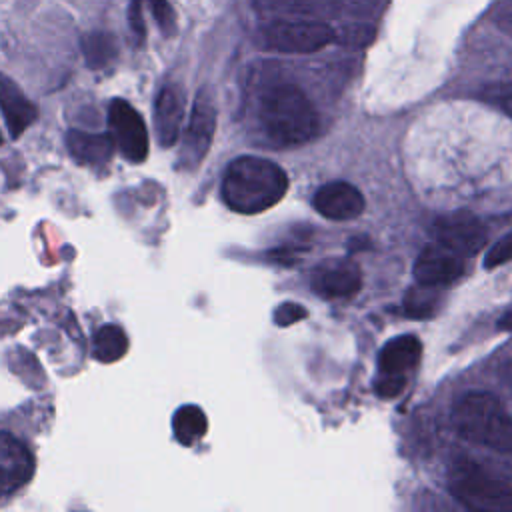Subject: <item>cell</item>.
Listing matches in <instances>:
<instances>
[{"label": "cell", "mask_w": 512, "mask_h": 512, "mask_svg": "<svg viewBox=\"0 0 512 512\" xmlns=\"http://www.w3.org/2000/svg\"><path fill=\"white\" fill-rule=\"evenodd\" d=\"M108 126L114 146L130 162H142L148 156V130L142 116L136 108L122 100L114 98L108 106Z\"/></svg>", "instance_id": "obj_7"}, {"label": "cell", "mask_w": 512, "mask_h": 512, "mask_svg": "<svg viewBox=\"0 0 512 512\" xmlns=\"http://www.w3.org/2000/svg\"><path fill=\"white\" fill-rule=\"evenodd\" d=\"M364 196L350 182H328L314 194V208L330 220H352L364 212Z\"/></svg>", "instance_id": "obj_12"}, {"label": "cell", "mask_w": 512, "mask_h": 512, "mask_svg": "<svg viewBox=\"0 0 512 512\" xmlns=\"http://www.w3.org/2000/svg\"><path fill=\"white\" fill-rule=\"evenodd\" d=\"M374 38V28L366 26V24H354V26H346L340 34L334 30V40H340L344 44H368Z\"/></svg>", "instance_id": "obj_24"}, {"label": "cell", "mask_w": 512, "mask_h": 512, "mask_svg": "<svg viewBox=\"0 0 512 512\" xmlns=\"http://www.w3.org/2000/svg\"><path fill=\"white\" fill-rule=\"evenodd\" d=\"M432 236L438 244L460 256H472L482 250L488 240L486 226L468 212L440 216L432 224Z\"/></svg>", "instance_id": "obj_8"}, {"label": "cell", "mask_w": 512, "mask_h": 512, "mask_svg": "<svg viewBox=\"0 0 512 512\" xmlns=\"http://www.w3.org/2000/svg\"><path fill=\"white\" fill-rule=\"evenodd\" d=\"M66 148L78 164L102 166L114 154V140L110 134H90L82 130H68Z\"/></svg>", "instance_id": "obj_15"}, {"label": "cell", "mask_w": 512, "mask_h": 512, "mask_svg": "<svg viewBox=\"0 0 512 512\" xmlns=\"http://www.w3.org/2000/svg\"><path fill=\"white\" fill-rule=\"evenodd\" d=\"M260 126L264 134L280 144H302L316 134L318 116L306 94L294 84L270 88L260 102Z\"/></svg>", "instance_id": "obj_2"}, {"label": "cell", "mask_w": 512, "mask_h": 512, "mask_svg": "<svg viewBox=\"0 0 512 512\" xmlns=\"http://www.w3.org/2000/svg\"><path fill=\"white\" fill-rule=\"evenodd\" d=\"M144 6L150 10L154 22L166 38L176 34V12L168 0H144Z\"/></svg>", "instance_id": "obj_21"}, {"label": "cell", "mask_w": 512, "mask_h": 512, "mask_svg": "<svg viewBox=\"0 0 512 512\" xmlns=\"http://www.w3.org/2000/svg\"><path fill=\"white\" fill-rule=\"evenodd\" d=\"M464 272V256L442 244L426 246L414 262V276L418 284L446 286L458 280Z\"/></svg>", "instance_id": "obj_10"}, {"label": "cell", "mask_w": 512, "mask_h": 512, "mask_svg": "<svg viewBox=\"0 0 512 512\" xmlns=\"http://www.w3.org/2000/svg\"><path fill=\"white\" fill-rule=\"evenodd\" d=\"M306 316V310L300 304L294 302H284L276 312H274V320L278 326H288L294 324L298 320H302Z\"/></svg>", "instance_id": "obj_26"}, {"label": "cell", "mask_w": 512, "mask_h": 512, "mask_svg": "<svg viewBox=\"0 0 512 512\" xmlns=\"http://www.w3.org/2000/svg\"><path fill=\"white\" fill-rule=\"evenodd\" d=\"M406 386V376H400V374H382L378 380H376V392L384 398H392V396H398Z\"/></svg>", "instance_id": "obj_25"}, {"label": "cell", "mask_w": 512, "mask_h": 512, "mask_svg": "<svg viewBox=\"0 0 512 512\" xmlns=\"http://www.w3.org/2000/svg\"><path fill=\"white\" fill-rule=\"evenodd\" d=\"M512 260V230L504 234L500 240L492 244V248L486 252L484 268H496Z\"/></svg>", "instance_id": "obj_22"}, {"label": "cell", "mask_w": 512, "mask_h": 512, "mask_svg": "<svg viewBox=\"0 0 512 512\" xmlns=\"http://www.w3.org/2000/svg\"><path fill=\"white\" fill-rule=\"evenodd\" d=\"M0 144H2V134H0Z\"/></svg>", "instance_id": "obj_29"}, {"label": "cell", "mask_w": 512, "mask_h": 512, "mask_svg": "<svg viewBox=\"0 0 512 512\" xmlns=\"http://www.w3.org/2000/svg\"><path fill=\"white\" fill-rule=\"evenodd\" d=\"M262 40L268 50L310 54L334 42V28L320 20H278L264 28Z\"/></svg>", "instance_id": "obj_5"}, {"label": "cell", "mask_w": 512, "mask_h": 512, "mask_svg": "<svg viewBox=\"0 0 512 512\" xmlns=\"http://www.w3.org/2000/svg\"><path fill=\"white\" fill-rule=\"evenodd\" d=\"M458 434L474 444L512 454V418L500 400L488 392H468L452 414Z\"/></svg>", "instance_id": "obj_3"}, {"label": "cell", "mask_w": 512, "mask_h": 512, "mask_svg": "<svg viewBox=\"0 0 512 512\" xmlns=\"http://www.w3.org/2000/svg\"><path fill=\"white\" fill-rule=\"evenodd\" d=\"M454 498L476 512H512V486L472 460H456L448 472Z\"/></svg>", "instance_id": "obj_4"}, {"label": "cell", "mask_w": 512, "mask_h": 512, "mask_svg": "<svg viewBox=\"0 0 512 512\" xmlns=\"http://www.w3.org/2000/svg\"><path fill=\"white\" fill-rule=\"evenodd\" d=\"M172 428H174V436L180 444L192 446L206 434L208 420H206V414L202 412V408H198L194 404H186L174 412Z\"/></svg>", "instance_id": "obj_19"}, {"label": "cell", "mask_w": 512, "mask_h": 512, "mask_svg": "<svg viewBox=\"0 0 512 512\" xmlns=\"http://www.w3.org/2000/svg\"><path fill=\"white\" fill-rule=\"evenodd\" d=\"M362 286L360 268L348 258H330L312 272V288L322 298H350Z\"/></svg>", "instance_id": "obj_9"}, {"label": "cell", "mask_w": 512, "mask_h": 512, "mask_svg": "<svg viewBox=\"0 0 512 512\" xmlns=\"http://www.w3.org/2000/svg\"><path fill=\"white\" fill-rule=\"evenodd\" d=\"M34 474V458L26 444L0 432V498L22 488Z\"/></svg>", "instance_id": "obj_11"}, {"label": "cell", "mask_w": 512, "mask_h": 512, "mask_svg": "<svg viewBox=\"0 0 512 512\" xmlns=\"http://www.w3.org/2000/svg\"><path fill=\"white\" fill-rule=\"evenodd\" d=\"M0 110L12 138L22 136V132L30 124H34L38 118L36 104L28 100L22 88L2 72H0Z\"/></svg>", "instance_id": "obj_13"}, {"label": "cell", "mask_w": 512, "mask_h": 512, "mask_svg": "<svg viewBox=\"0 0 512 512\" xmlns=\"http://www.w3.org/2000/svg\"><path fill=\"white\" fill-rule=\"evenodd\" d=\"M216 130V106L206 88H202L192 104L190 120L182 138L180 166L186 170L196 168L206 156Z\"/></svg>", "instance_id": "obj_6"}, {"label": "cell", "mask_w": 512, "mask_h": 512, "mask_svg": "<svg viewBox=\"0 0 512 512\" xmlns=\"http://www.w3.org/2000/svg\"><path fill=\"white\" fill-rule=\"evenodd\" d=\"M80 50L84 62L92 70L106 68L118 56V40L112 32L92 30L80 38Z\"/></svg>", "instance_id": "obj_17"}, {"label": "cell", "mask_w": 512, "mask_h": 512, "mask_svg": "<svg viewBox=\"0 0 512 512\" xmlns=\"http://www.w3.org/2000/svg\"><path fill=\"white\" fill-rule=\"evenodd\" d=\"M128 350V336L126 332L116 324H104L94 332L92 342V354L98 362H116L120 360Z\"/></svg>", "instance_id": "obj_18"}, {"label": "cell", "mask_w": 512, "mask_h": 512, "mask_svg": "<svg viewBox=\"0 0 512 512\" xmlns=\"http://www.w3.org/2000/svg\"><path fill=\"white\" fill-rule=\"evenodd\" d=\"M498 328H502V330H512V308L500 316Z\"/></svg>", "instance_id": "obj_28"}, {"label": "cell", "mask_w": 512, "mask_h": 512, "mask_svg": "<svg viewBox=\"0 0 512 512\" xmlns=\"http://www.w3.org/2000/svg\"><path fill=\"white\" fill-rule=\"evenodd\" d=\"M438 306V286L418 284L404 298V310L412 318H426L434 314Z\"/></svg>", "instance_id": "obj_20"}, {"label": "cell", "mask_w": 512, "mask_h": 512, "mask_svg": "<svg viewBox=\"0 0 512 512\" xmlns=\"http://www.w3.org/2000/svg\"><path fill=\"white\" fill-rule=\"evenodd\" d=\"M184 118V92L176 84H166L154 104V124H156V136L162 146H172L182 128Z\"/></svg>", "instance_id": "obj_14"}, {"label": "cell", "mask_w": 512, "mask_h": 512, "mask_svg": "<svg viewBox=\"0 0 512 512\" xmlns=\"http://www.w3.org/2000/svg\"><path fill=\"white\" fill-rule=\"evenodd\" d=\"M488 98L494 100L508 116H512V84H502V86L490 88Z\"/></svg>", "instance_id": "obj_27"}, {"label": "cell", "mask_w": 512, "mask_h": 512, "mask_svg": "<svg viewBox=\"0 0 512 512\" xmlns=\"http://www.w3.org/2000/svg\"><path fill=\"white\" fill-rule=\"evenodd\" d=\"M422 356V342L412 334H402L380 350L378 356V368L380 374H400L404 376L408 370H412Z\"/></svg>", "instance_id": "obj_16"}, {"label": "cell", "mask_w": 512, "mask_h": 512, "mask_svg": "<svg viewBox=\"0 0 512 512\" xmlns=\"http://www.w3.org/2000/svg\"><path fill=\"white\" fill-rule=\"evenodd\" d=\"M128 26L134 38V44L140 46L146 38V22H144V0H130L128 4Z\"/></svg>", "instance_id": "obj_23"}, {"label": "cell", "mask_w": 512, "mask_h": 512, "mask_svg": "<svg viewBox=\"0 0 512 512\" xmlns=\"http://www.w3.org/2000/svg\"><path fill=\"white\" fill-rule=\"evenodd\" d=\"M288 190L286 172L272 160L240 156L224 172L222 200L240 214H258L272 208Z\"/></svg>", "instance_id": "obj_1"}]
</instances>
